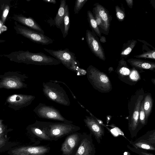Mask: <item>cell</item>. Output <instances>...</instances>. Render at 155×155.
Here are the masks:
<instances>
[{
  "instance_id": "4fadbf2b",
  "label": "cell",
  "mask_w": 155,
  "mask_h": 155,
  "mask_svg": "<svg viewBox=\"0 0 155 155\" xmlns=\"http://www.w3.org/2000/svg\"><path fill=\"white\" fill-rule=\"evenodd\" d=\"M134 147L146 150H155V130L148 131L134 141H129Z\"/></svg>"
},
{
  "instance_id": "f1b7e54d",
  "label": "cell",
  "mask_w": 155,
  "mask_h": 155,
  "mask_svg": "<svg viewBox=\"0 0 155 155\" xmlns=\"http://www.w3.org/2000/svg\"><path fill=\"white\" fill-rule=\"evenodd\" d=\"M116 15V18L119 21H123L126 17L124 8L122 6L120 7L118 5H116L115 7Z\"/></svg>"
},
{
  "instance_id": "4316f807",
  "label": "cell",
  "mask_w": 155,
  "mask_h": 155,
  "mask_svg": "<svg viewBox=\"0 0 155 155\" xmlns=\"http://www.w3.org/2000/svg\"><path fill=\"white\" fill-rule=\"evenodd\" d=\"M1 5H0L1 20L4 24L10 10V4L8 2H4Z\"/></svg>"
},
{
  "instance_id": "ab89813d",
  "label": "cell",
  "mask_w": 155,
  "mask_h": 155,
  "mask_svg": "<svg viewBox=\"0 0 155 155\" xmlns=\"http://www.w3.org/2000/svg\"><path fill=\"white\" fill-rule=\"evenodd\" d=\"M5 41L4 40L0 39V43L4 42H5Z\"/></svg>"
},
{
  "instance_id": "5bb4252c",
  "label": "cell",
  "mask_w": 155,
  "mask_h": 155,
  "mask_svg": "<svg viewBox=\"0 0 155 155\" xmlns=\"http://www.w3.org/2000/svg\"><path fill=\"white\" fill-rule=\"evenodd\" d=\"M85 38L88 46L92 53L99 59L105 61L104 50L96 35L93 31L87 29L86 31Z\"/></svg>"
},
{
  "instance_id": "f35d334b",
  "label": "cell",
  "mask_w": 155,
  "mask_h": 155,
  "mask_svg": "<svg viewBox=\"0 0 155 155\" xmlns=\"http://www.w3.org/2000/svg\"><path fill=\"white\" fill-rule=\"evenodd\" d=\"M112 70L113 71V68L112 67H110L108 69V71L109 72H110L112 71Z\"/></svg>"
},
{
  "instance_id": "9c48e42d",
  "label": "cell",
  "mask_w": 155,
  "mask_h": 155,
  "mask_svg": "<svg viewBox=\"0 0 155 155\" xmlns=\"http://www.w3.org/2000/svg\"><path fill=\"white\" fill-rule=\"evenodd\" d=\"M116 72L121 81L130 85L135 84L141 78L137 70L130 68L123 58L119 61Z\"/></svg>"
},
{
  "instance_id": "836d02e7",
  "label": "cell",
  "mask_w": 155,
  "mask_h": 155,
  "mask_svg": "<svg viewBox=\"0 0 155 155\" xmlns=\"http://www.w3.org/2000/svg\"><path fill=\"white\" fill-rule=\"evenodd\" d=\"M125 1L128 6L131 8H133V0H125Z\"/></svg>"
},
{
  "instance_id": "d590c367",
  "label": "cell",
  "mask_w": 155,
  "mask_h": 155,
  "mask_svg": "<svg viewBox=\"0 0 155 155\" xmlns=\"http://www.w3.org/2000/svg\"><path fill=\"white\" fill-rule=\"evenodd\" d=\"M44 2L48 3H52L55 4L56 3V1L55 0H43Z\"/></svg>"
},
{
  "instance_id": "52a82bcc",
  "label": "cell",
  "mask_w": 155,
  "mask_h": 155,
  "mask_svg": "<svg viewBox=\"0 0 155 155\" xmlns=\"http://www.w3.org/2000/svg\"><path fill=\"white\" fill-rule=\"evenodd\" d=\"M28 77L18 71H8L0 75V88L19 89L26 88L24 82Z\"/></svg>"
},
{
  "instance_id": "2e32d148",
  "label": "cell",
  "mask_w": 155,
  "mask_h": 155,
  "mask_svg": "<svg viewBox=\"0 0 155 155\" xmlns=\"http://www.w3.org/2000/svg\"><path fill=\"white\" fill-rule=\"evenodd\" d=\"M86 126L93 135L97 142L99 144L104 135V127L99 124L97 119L93 116H86L84 120Z\"/></svg>"
},
{
  "instance_id": "d6986e66",
  "label": "cell",
  "mask_w": 155,
  "mask_h": 155,
  "mask_svg": "<svg viewBox=\"0 0 155 155\" xmlns=\"http://www.w3.org/2000/svg\"><path fill=\"white\" fill-rule=\"evenodd\" d=\"M12 19L23 26L37 31L45 34V32L41 26L32 18L27 17L22 15L15 14L12 17Z\"/></svg>"
},
{
  "instance_id": "7a4b0ae2",
  "label": "cell",
  "mask_w": 155,
  "mask_h": 155,
  "mask_svg": "<svg viewBox=\"0 0 155 155\" xmlns=\"http://www.w3.org/2000/svg\"><path fill=\"white\" fill-rule=\"evenodd\" d=\"M43 131L53 141L77 132L80 127L72 123L66 122H52L40 121Z\"/></svg>"
},
{
  "instance_id": "cb8c5ba5",
  "label": "cell",
  "mask_w": 155,
  "mask_h": 155,
  "mask_svg": "<svg viewBox=\"0 0 155 155\" xmlns=\"http://www.w3.org/2000/svg\"><path fill=\"white\" fill-rule=\"evenodd\" d=\"M143 106L145 113L146 120L147 123L153 106V99L150 94H147L143 100Z\"/></svg>"
},
{
  "instance_id": "ba28073f",
  "label": "cell",
  "mask_w": 155,
  "mask_h": 155,
  "mask_svg": "<svg viewBox=\"0 0 155 155\" xmlns=\"http://www.w3.org/2000/svg\"><path fill=\"white\" fill-rule=\"evenodd\" d=\"M14 28L16 33L28 38L32 41L42 45L52 44L54 40L40 32L15 22Z\"/></svg>"
},
{
  "instance_id": "f546056e",
  "label": "cell",
  "mask_w": 155,
  "mask_h": 155,
  "mask_svg": "<svg viewBox=\"0 0 155 155\" xmlns=\"http://www.w3.org/2000/svg\"><path fill=\"white\" fill-rule=\"evenodd\" d=\"M136 58H147L155 59V49L148 51L143 53L134 56Z\"/></svg>"
},
{
  "instance_id": "484cf974",
  "label": "cell",
  "mask_w": 155,
  "mask_h": 155,
  "mask_svg": "<svg viewBox=\"0 0 155 155\" xmlns=\"http://www.w3.org/2000/svg\"><path fill=\"white\" fill-rule=\"evenodd\" d=\"M63 23H64V29L62 31V33L63 38H65L68 34L70 26V14L69 8L67 4L66 5L65 7V14Z\"/></svg>"
},
{
  "instance_id": "603a6c76",
  "label": "cell",
  "mask_w": 155,
  "mask_h": 155,
  "mask_svg": "<svg viewBox=\"0 0 155 155\" xmlns=\"http://www.w3.org/2000/svg\"><path fill=\"white\" fill-rule=\"evenodd\" d=\"M137 43V41L134 39L128 41L124 43L120 54L121 58H126L130 53Z\"/></svg>"
},
{
  "instance_id": "83f0119b",
  "label": "cell",
  "mask_w": 155,
  "mask_h": 155,
  "mask_svg": "<svg viewBox=\"0 0 155 155\" xmlns=\"http://www.w3.org/2000/svg\"><path fill=\"white\" fill-rule=\"evenodd\" d=\"M143 100L141 103L139 111V127L140 130L147 123L146 120Z\"/></svg>"
},
{
  "instance_id": "277c9868",
  "label": "cell",
  "mask_w": 155,
  "mask_h": 155,
  "mask_svg": "<svg viewBox=\"0 0 155 155\" xmlns=\"http://www.w3.org/2000/svg\"><path fill=\"white\" fill-rule=\"evenodd\" d=\"M43 49L68 69L79 75H84L86 74V70L80 67L79 62L77 60L75 54L68 48L54 50L44 48Z\"/></svg>"
},
{
  "instance_id": "3957f363",
  "label": "cell",
  "mask_w": 155,
  "mask_h": 155,
  "mask_svg": "<svg viewBox=\"0 0 155 155\" xmlns=\"http://www.w3.org/2000/svg\"><path fill=\"white\" fill-rule=\"evenodd\" d=\"M144 94L142 89L137 91L132 96L129 103L128 129L130 137L132 138L136 137L140 130L139 127V111Z\"/></svg>"
},
{
  "instance_id": "7c38bea8",
  "label": "cell",
  "mask_w": 155,
  "mask_h": 155,
  "mask_svg": "<svg viewBox=\"0 0 155 155\" xmlns=\"http://www.w3.org/2000/svg\"><path fill=\"white\" fill-rule=\"evenodd\" d=\"M82 133L74 132L68 135L61 144L63 155H74L80 144Z\"/></svg>"
},
{
  "instance_id": "ac0fdd59",
  "label": "cell",
  "mask_w": 155,
  "mask_h": 155,
  "mask_svg": "<svg viewBox=\"0 0 155 155\" xmlns=\"http://www.w3.org/2000/svg\"><path fill=\"white\" fill-rule=\"evenodd\" d=\"M94 6L93 11L97 14L102 21L104 29L103 34L108 35L112 20L111 16L107 9L99 3H95Z\"/></svg>"
},
{
  "instance_id": "e575fe53",
  "label": "cell",
  "mask_w": 155,
  "mask_h": 155,
  "mask_svg": "<svg viewBox=\"0 0 155 155\" xmlns=\"http://www.w3.org/2000/svg\"><path fill=\"white\" fill-rule=\"evenodd\" d=\"M54 81L58 82V83H62L64 84L70 90V92L71 93V94L72 95L73 97L75 99H77L76 97L75 96V95H74V94H73L72 91H71V90L69 88V87L67 86V85L65 84V83H64V82H63L61 81H56V80H54Z\"/></svg>"
},
{
  "instance_id": "8fae6325",
  "label": "cell",
  "mask_w": 155,
  "mask_h": 155,
  "mask_svg": "<svg viewBox=\"0 0 155 155\" xmlns=\"http://www.w3.org/2000/svg\"><path fill=\"white\" fill-rule=\"evenodd\" d=\"M35 96L31 95L14 94L8 96L6 100L8 107L15 110H18L31 104Z\"/></svg>"
},
{
  "instance_id": "5b68a950",
  "label": "cell",
  "mask_w": 155,
  "mask_h": 155,
  "mask_svg": "<svg viewBox=\"0 0 155 155\" xmlns=\"http://www.w3.org/2000/svg\"><path fill=\"white\" fill-rule=\"evenodd\" d=\"M86 71L87 79L94 89L102 93L111 91V83L106 74L92 65L89 66Z\"/></svg>"
},
{
  "instance_id": "1f68e13d",
  "label": "cell",
  "mask_w": 155,
  "mask_h": 155,
  "mask_svg": "<svg viewBox=\"0 0 155 155\" xmlns=\"http://www.w3.org/2000/svg\"><path fill=\"white\" fill-rule=\"evenodd\" d=\"M127 147L131 151L139 155H154L148 152L147 150L131 147L128 145H127Z\"/></svg>"
},
{
  "instance_id": "60d3db41",
  "label": "cell",
  "mask_w": 155,
  "mask_h": 155,
  "mask_svg": "<svg viewBox=\"0 0 155 155\" xmlns=\"http://www.w3.org/2000/svg\"><path fill=\"white\" fill-rule=\"evenodd\" d=\"M155 79H153V81L152 79V82L153 83V84H155Z\"/></svg>"
},
{
  "instance_id": "30bf717a",
  "label": "cell",
  "mask_w": 155,
  "mask_h": 155,
  "mask_svg": "<svg viewBox=\"0 0 155 155\" xmlns=\"http://www.w3.org/2000/svg\"><path fill=\"white\" fill-rule=\"evenodd\" d=\"M33 111L40 118L73 123L72 121L67 120L63 117L58 110L53 106L44 103H39Z\"/></svg>"
},
{
  "instance_id": "4dcf8cb0",
  "label": "cell",
  "mask_w": 155,
  "mask_h": 155,
  "mask_svg": "<svg viewBox=\"0 0 155 155\" xmlns=\"http://www.w3.org/2000/svg\"><path fill=\"white\" fill-rule=\"evenodd\" d=\"M88 0H77L75 2L74 8V12L75 14L78 13L79 11L83 7Z\"/></svg>"
},
{
  "instance_id": "6da1fadb",
  "label": "cell",
  "mask_w": 155,
  "mask_h": 155,
  "mask_svg": "<svg viewBox=\"0 0 155 155\" xmlns=\"http://www.w3.org/2000/svg\"><path fill=\"white\" fill-rule=\"evenodd\" d=\"M2 55L7 58L11 61L27 64L56 65L61 63L55 58L42 52L33 53L28 51H18Z\"/></svg>"
},
{
  "instance_id": "ffe728a7",
  "label": "cell",
  "mask_w": 155,
  "mask_h": 155,
  "mask_svg": "<svg viewBox=\"0 0 155 155\" xmlns=\"http://www.w3.org/2000/svg\"><path fill=\"white\" fill-rule=\"evenodd\" d=\"M28 129L35 138L36 144H39L41 141H53L43 131L39 121L36 120L34 123L29 125Z\"/></svg>"
},
{
  "instance_id": "8d00e7d4",
  "label": "cell",
  "mask_w": 155,
  "mask_h": 155,
  "mask_svg": "<svg viewBox=\"0 0 155 155\" xmlns=\"http://www.w3.org/2000/svg\"><path fill=\"white\" fill-rule=\"evenodd\" d=\"M100 41L102 43H105L106 42V38L104 36H101L100 38Z\"/></svg>"
},
{
  "instance_id": "e0dca14e",
  "label": "cell",
  "mask_w": 155,
  "mask_h": 155,
  "mask_svg": "<svg viewBox=\"0 0 155 155\" xmlns=\"http://www.w3.org/2000/svg\"><path fill=\"white\" fill-rule=\"evenodd\" d=\"M50 150L47 146H28L16 148L11 153L13 155H46Z\"/></svg>"
},
{
  "instance_id": "44dd1931",
  "label": "cell",
  "mask_w": 155,
  "mask_h": 155,
  "mask_svg": "<svg viewBox=\"0 0 155 155\" xmlns=\"http://www.w3.org/2000/svg\"><path fill=\"white\" fill-rule=\"evenodd\" d=\"M133 68L137 70H147L153 71L155 68V63L139 59L130 58L127 60Z\"/></svg>"
},
{
  "instance_id": "8992f818",
  "label": "cell",
  "mask_w": 155,
  "mask_h": 155,
  "mask_svg": "<svg viewBox=\"0 0 155 155\" xmlns=\"http://www.w3.org/2000/svg\"><path fill=\"white\" fill-rule=\"evenodd\" d=\"M42 91L44 95L49 100L59 104L69 106V98L64 89L54 80L43 82Z\"/></svg>"
},
{
  "instance_id": "d6a6232c",
  "label": "cell",
  "mask_w": 155,
  "mask_h": 155,
  "mask_svg": "<svg viewBox=\"0 0 155 155\" xmlns=\"http://www.w3.org/2000/svg\"><path fill=\"white\" fill-rule=\"evenodd\" d=\"M3 120L0 119V134L3 133L5 129V127L3 123Z\"/></svg>"
},
{
  "instance_id": "7402d4cb",
  "label": "cell",
  "mask_w": 155,
  "mask_h": 155,
  "mask_svg": "<svg viewBox=\"0 0 155 155\" xmlns=\"http://www.w3.org/2000/svg\"><path fill=\"white\" fill-rule=\"evenodd\" d=\"M66 5V0H61L59 8L54 18L56 27L60 28L63 21L65 14V7Z\"/></svg>"
},
{
  "instance_id": "74e56055",
  "label": "cell",
  "mask_w": 155,
  "mask_h": 155,
  "mask_svg": "<svg viewBox=\"0 0 155 155\" xmlns=\"http://www.w3.org/2000/svg\"><path fill=\"white\" fill-rule=\"evenodd\" d=\"M5 142V140L3 138L0 136V146H2Z\"/></svg>"
},
{
  "instance_id": "d4e9b609",
  "label": "cell",
  "mask_w": 155,
  "mask_h": 155,
  "mask_svg": "<svg viewBox=\"0 0 155 155\" xmlns=\"http://www.w3.org/2000/svg\"><path fill=\"white\" fill-rule=\"evenodd\" d=\"M87 19L90 27L92 30V31L94 32L97 36L100 38L101 36V33L100 31L93 13L90 10H88L87 11Z\"/></svg>"
},
{
  "instance_id": "9a60e30c",
  "label": "cell",
  "mask_w": 155,
  "mask_h": 155,
  "mask_svg": "<svg viewBox=\"0 0 155 155\" xmlns=\"http://www.w3.org/2000/svg\"><path fill=\"white\" fill-rule=\"evenodd\" d=\"M96 148L90 132L82 133L80 144L74 155H95Z\"/></svg>"
}]
</instances>
